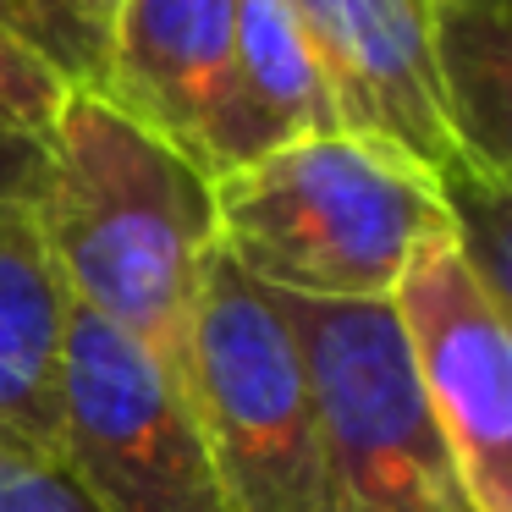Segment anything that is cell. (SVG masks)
Masks as SVG:
<instances>
[{
	"instance_id": "obj_1",
	"label": "cell",
	"mask_w": 512,
	"mask_h": 512,
	"mask_svg": "<svg viewBox=\"0 0 512 512\" xmlns=\"http://www.w3.org/2000/svg\"><path fill=\"white\" fill-rule=\"evenodd\" d=\"M45 155L34 221L67 298L127 331L182 386L193 292L215 248L210 177L89 83L61 94Z\"/></svg>"
},
{
	"instance_id": "obj_2",
	"label": "cell",
	"mask_w": 512,
	"mask_h": 512,
	"mask_svg": "<svg viewBox=\"0 0 512 512\" xmlns=\"http://www.w3.org/2000/svg\"><path fill=\"white\" fill-rule=\"evenodd\" d=\"M215 248L292 298H386L408 254L446 226L424 166L353 133H309L210 177Z\"/></svg>"
},
{
	"instance_id": "obj_3",
	"label": "cell",
	"mask_w": 512,
	"mask_h": 512,
	"mask_svg": "<svg viewBox=\"0 0 512 512\" xmlns=\"http://www.w3.org/2000/svg\"><path fill=\"white\" fill-rule=\"evenodd\" d=\"M182 391L232 512H336L298 336L276 292L221 248L199 270Z\"/></svg>"
},
{
	"instance_id": "obj_4",
	"label": "cell",
	"mask_w": 512,
	"mask_h": 512,
	"mask_svg": "<svg viewBox=\"0 0 512 512\" xmlns=\"http://www.w3.org/2000/svg\"><path fill=\"white\" fill-rule=\"evenodd\" d=\"M276 303L309 369L336 512H474L391 298L276 292Z\"/></svg>"
},
{
	"instance_id": "obj_5",
	"label": "cell",
	"mask_w": 512,
	"mask_h": 512,
	"mask_svg": "<svg viewBox=\"0 0 512 512\" xmlns=\"http://www.w3.org/2000/svg\"><path fill=\"white\" fill-rule=\"evenodd\" d=\"M56 457L100 512H232L182 386L83 303L61 336Z\"/></svg>"
},
{
	"instance_id": "obj_6",
	"label": "cell",
	"mask_w": 512,
	"mask_h": 512,
	"mask_svg": "<svg viewBox=\"0 0 512 512\" xmlns=\"http://www.w3.org/2000/svg\"><path fill=\"white\" fill-rule=\"evenodd\" d=\"M474 512H512V331L452 232H430L386 292Z\"/></svg>"
},
{
	"instance_id": "obj_7",
	"label": "cell",
	"mask_w": 512,
	"mask_h": 512,
	"mask_svg": "<svg viewBox=\"0 0 512 512\" xmlns=\"http://www.w3.org/2000/svg\"><path fill=\"white\" fill-rule=\"evenodd\" d=\"M336 133L397 149L430 177L463 166L435 83L430 0H298Z\"/></svg>"
},
{
	"instance_id": "obj_8",
	"label": "cell",
	"mask_w": 512,
	"mask_h": 512,
	"mask_svg": "<svg viewBox=\"0 0 512 512\" xmlns=\"http://www.w3.org/2000/svg\"><path fill=\"white\" fill-rule=\"evenodd\" d=\"M100 94L221 177L232 166V0H116Z\"/></svg>"
},
{
	"instance_id": "obj_9",
	"label": "cell",
	"mask_w": 512,
	"mask_h": 512,
	"mask_svg": "<svg viewBox=\"0 0 512 512\" xmlns=\"http://www.w3.org/2000/svg\"><path fill=\"white\" fill-rule=\"evenodd\" d=\"M67 287L28 204H0V441L56 452Z\"/></svg>"
},
{
	"instance_id": "obj_10",
	"label": "cell",
	"mask_w": 512,
	"mask_h": 512,
	"mask_svg": "<svg viewBox=\"0 0 512 512\" xmlns=\"http://www.w3.org/2000/svg\"><path fill=\"white\" fill-rule=\"evenodd\" d=\"M309 133H336L298 0H232V166Z\"/></svg>"
},
{
	"instance_id": "obj_11",
	"label": "cell",
	"mask_w": 512,
	"mask_h": 512,
	"mask_svg": "<svg viewBox=\"0 0 512 512\" xmlns=\"http://www.w3.org/2000/svg\"><path fill=\"white\" fill-rule=\"evenodd\" d=\"M430 45L457 155L512 177V0H430Z\"/></svg>"
},
{
	"instance_id": "obj_12",
	"label": "cell",
	"mask_w": 512,
	"mask_h": 512,
	"mask_svg": "<svg viewBox=\"0 0 512 512\" xmlns=\"http://www.w3.org/2000/svg\"><path fill=\"white\" fill-rule=\"evenodd\" d=\"M67 89H72V78L56 61H45L39 50H28L17 34L0 28V127L45 138Z\"/></svg>"
},
{
	"instance_id": "obj_13",
	"label": "cell",
	"mask_w": 512,
	"mask_h": 512,
	"mask_svg": "<svg viewBox=\"0 0 512 512\" xmlns=\"http://www.w3.org/2000/svg\"><path fill=\"white\" fill-rule=\"evenodd\" d=\"M0 28H6V34H17L28 50H39L45 61H56L72 83L100 89L105 50L94 45V39L83 34V28L72 23L61 6H50V0H0Z\"/></svg>"
},
{
	"instance_id": "obj_14",
	"label": "cell",
	"mask_w": 512,
	"mask_h": 512,
	"mask_svg": "<svg viewBox=\"0 0 512 512\" xmlns=\"http://www.w3.org/2000/svg\"><path fill=\"white\" fill-rule=\"evenodd\" d=\"M0 512H100L56 452L0 441Z\"/></svg>"
},
{
	"instance_id": "obj_15",
	"label": "cell",
	"mask_w": 512,
	"mask_h": 512,
	"mask_svg": "<svg viewBox=\"0 0 512 512\" xmlns=\"http://www.w3.org/2000/svg\"><path fill=\"white\" fill-rule=\"evenodd\" d=\"M45 138L0 127V204H28L34 210L39 188H45Z\"/></svg>"
},
{
	"instance_id": "obj_16",
	"label": "cell",
	"mask_w": 512,
	"mask_h": 512,
	"mask_svg": "<svg viewBox=\"0 0 512 512\" xmlns=\"http://www.w3.org/2000/svg\"><path fill=\"white\" fill-rule=\"evenodd\" d=\"M50 6H61V12H67L72 23H78L83 34H89L94 45L105 50V28H111V12H116V0H50Z\"/></svg>"
}]
</instances>
